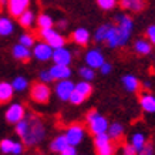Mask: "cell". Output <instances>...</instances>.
I'll list each match as a JSON object with an SVG mask.
<instances>
[{"label": "cell", "instance_id": "obj_42", "mask_svg": "<svg viewBox=\"0 0 155 155\" xmlns=\"http://www.w3.org/2000/svg\"><path fill=\"white\" fill-rule=\"evenodd\" d=\"M138 155H152V147L151 145H145V148L142 151L138 152Z\"/></svg>", "mask_w": 155, "mask_h": 155}, {"label": "cell", "instance_id": "obj_41", "mask_svg": "<svg viewBox=\"0 0 155 155\" xmlns=\"http://www.w3.org/2000/svg\"><path fill=\"white\" fill-rule=\"evenodd\" d=\"M60 155H78V154H77V151H75V147L68 145L63 152H60Z\"/></svg>", "mask_w": 155, "mask_h": 155}, {"label": "cell", "instance_id": "obj_32", "mask_svg": "<svg viewBox=\"0 0 155 155\" xmlns=\"http://www.w3.org/2000/svg\"><path fill=\"white\" fill-rule=\"evenodd\" d=\"M12 87H13L14 91H19V93H21V91H24V90L27 88L28 85V81L24 78V77H21V75H17L16 78H14L12 83Z\"/></svg>", "mask_w": 155, "mask_h": 155}, {"label": "cell", "instance_id": "obj_37", "mask_svg": "<svg viewBox=\"0 0 155 155\" xmlns=\"http://www.w3.org/2000/svg\"><path fill=\"white\" fill-rule=\"evenodd\" d=\"M40 81L41 83H46V84H48V83H51V81H54L53 80V77L50 75V73H48V70H43L41 73H40Z\"/></svg>", "mask_w": 155, "mask_h": 155}, {"label": "cell", "instance_id": "obj_33", "mask_svg": "<svg viewBox=\"0 0 155 155\" xmlns=\"http://www.w3.org/2000/svg\"><path fill=\"white\" fill-rule=\"evenodd\" d=\"M78 74L81 75V78H83V80L91 81V80H94L95 71H94V68H91V67H88V66H85V67H81L80 70H78Z\"/></svg>", "mask_w": 155, "mask_h": 155}, {"label": "cell", "instance_id": "obj_17", "mask_svg": "<svg viewBox=\"0 0 155 155\" xmlns=\"http://www.w3.org/2000/svg\"><path fill=\"white\" fill-rule=\"evenodd\" d=\"M105 41H107L108 47H111V48L121 47L122 46L121 36H120V31H118L117 26H110V30H108V34H107Z\"/></svg>", "mask_w": 155, "mask_h": 155}, {"label": "cell", "instance_id": "obj_30", "mask_svg": "<svg viewBox=\"0 0 155 155\" xmlns=\"http://www.w3.org/2000/svg\"><path fill=\"white\" fill-rule=\"evenodd\" d=\"M110 26H111V24H101L100 27H97V30H95V33H94V40L97 43L105 41L108 30H110Z\"/></svg>", "mask_w": 155, "mask_h": 155}, {"label": "cell", "instance_id": "obj_45", "mask_svg": "<svg viewBox=\"0 0 155 155\" xmlns=\"http://www.w3.org/2000/svg\"><path fill=\"white\" fill-rule=\"evenodd\" d=\"M151 85H152V84H151L150 81H145V83H144V87H145L147 90H150V88H151Z\"/></svg>", "mask_w": 155, "mask_h": 155}, {"label": "cell", "instance_id": "obj_18", "mask_svg": "<svg viewBox=\"0 0 155 155\" xmlns=\"http://www.w3.org/2000/svg\"><path fill=\"white\" fill-rule=\"evenodd\" d=\"M140 104L141 108L145 113L150 114H155V95L150 94V93H144L140 97Z\"/></svg>", "mask_w": 155, "mask_h": 155}, {"label": "cell", "instance_id": "obj_35", "mask_svg": "<svg viewBox=\"0 0 155 155\" xmlns=\"http://www.w3.org/2000/svg\"><path fill=\"white\" fill-rule=\"evenodd\" d=\"M97 5H98L103 10H111L115 7L117 0H97Z\"/></svg>", "mask_w": 155, "mask_h": 155}, {"label": "cell", "instance_id": "obj_14", "mask_svg": "<svg viewBox=\"0 0 155 155\" xmlns=\"http://www.w3.org/2000/svg\"><path fill=\"white\" fill-rule=\"evenodd\" d=\"M30 0H9L7 2V10L13 17H19L24 10L28 9Z\"/></svg>", "mask_w": 155, "mask_h": 155}, {"label": "cell", "instance_id": "obj_24", "mask_svg": "<svg viewBox=\"0 0 155 155\" xmlns=\"http://www.w3.org/2000/svg\"><path fill=\"white\" fill-rule=\"evenodd\" d=\"M67 147H68V142H67L64 135L56 137V138L50 142V150H51L53 152H63Z\"/></svg>", "mask_w": 155, "mask_h": 155}, {"label": "cell", "instance_id": "obj_9", "mask_svg": "<svg viewBox=\"0 0 155 155\" xmlns=\"http://www.w3.org/2000/svg\"><path fill=\"white\" fill-rule=\"evenodd\" d=\"M73 90H74V83H73L70 78L57 81L56 87H54L56 95L61 100V101H68L71 93H73Z\"/></svg>", "mask_w": 155, "mask_h": 155}, {"label": "cell", "instance_id": "obj_11", "mask_svg": "<svg viewBox=\"0 0 155 155\" xmlns=\"http://www.w3.org/2000/svg\"><path fill=\"white\" fill-rule=\"evenodd\" d=\"M51 60L54 61V64H61V66H70L71 60H73V56H71V51L66 47H58L53 50V56Z\"/></svg>", "mask_w": 155, "mask_h": 155}, {"label": "cell", "instance_id": "obj_34", "mask_svg": "<svg viewBox=\"0 0 155 155\" xmlns=\"http://www.w3.org/2000/svg\"><path fill=\"white\" fill-rule=\"evenodd\" d=\"M19 43L20 44H23V46H26V47H33L34 46V43H36V40H34L33 37V34H30V33H23L21 36H20L19 38Z\"/></svg>", "mask_w": 155, "mask_h": 155}, {"label": "cell", "instance_id": "obj_26", "mask_svg": "<svg viewBox=\"0 0 155 155\" xmlns=\"http://www.w3.org/2000/svg\"><path fill=\"white\" fill-rule=\"evenodd\" d=\"M74 90L78 93V94H81L84 98H87V97H90L91 95V93H93V87H91V84H90L88 81H80V83H77V84H74Z\"/></svg>", "mask_w": 155, "mask_h": 155}, {"label": "cell", "instance_id": "obj_7", "mask_svg": "<svg viewBox=\"0 0 155 155\" xmlns=\"http://www.w3.org/2000/svg\"><path fill=\"white\" fill-rule=\"evenodd\" d=\"M84 135H85L84 127H81L78 124L70 125V127L66 130V134H64L68 145H71V147H77L78 144H81V141L84 140Z\"/></svg>", "mask_w": 155, "mask_h": 155}, {"label": "cell", "instance_id": "obj_20", "mask_svg": "<svg viewBox=\"0 0 155 155\" xmlns=\"http://www.w3.org/2000/svg\"><path fill=\"white\" fill-rule=\"evenodd\" d=\"M120 6L124 10H130V12H141L145 7V2L144 0H120Z\"/></svg>", "mask_w": 155, "mask_h": 155}, {"label": "cell", "instance_id": "obj_39", "mask_svg": "<svg viewBox=\"0 0 155 155\" xmlns=\"http://www.w3.org/2000/svg\"><path fill=\"white\" fill-rule=\"evenodd\" d=\"M147 37L150 38L151 44H155V24H152V26L147 28Z\"/></svg>", "mask_w": 155, "mask_h": 155}, {"label": "cell", "instance_id": "obj_38", "mask_svg": "<svg viewBox=\"0 0 155 155\" xmlns=\"http://www.w3.org/2000/svg\"><path fill=\"white\" fill-rule=\"evenodd\" d=\"M122 152H124V155H138V151L131 144H125L124 148H122Z\"/></svg>", "mask_w": 155, "mask_h": 155}, {"label": "cell", "instance_id": "obj_4", "mask_svg": "<svg viewBox=\"0 0 155 155\" xmlns=\"http://www.w3.org/2000/svg\"><path fill=\"white\" fill-rule=\"evenodd\" d=\"M115 21H117V28L120 31V36H121L122 46H124V44H127L130 37H131L134 23H132V19L127 14H117Z\"/></svg>", "mask_w": 155, "mask_h": 155}, {"label": "cell", "instance_id": "obj_36", "mask_svg": "<svg viewBox=\"0 0 155 155\" xmlns=\"http://www.w3.org/2000/svg\"><path fill=\"white\" fill-rule=\"evenodd\" d=\"M84 97L81 94H78L75 90H73V93H71V95H70V98H68V101H70L71 104H74V105H80L83 101H84Z\"/></svg>", "mask_w": 155, "mask_h": 155}, {"label": "cell", "instance_id": "obj_25", "mask_svg": "<svg viewBox=\"0 0 155 155\" xmlns=\"http://www.w3.org/2000/svg\"><path fill=\"white\" fill-rule=\"evenodd\" d=\"M19 23H20V26H23V27H26V28H28V27H31L34 24V13L31 12V10H24L23 13L20 14L19 17Z\"/></svg>", "mask_w": 155, "mask_h": 155}, {"label": "cell", "instance_id": "obj_40", "mask_svg": "<svg viewBox=\"0 0 155 155\" xmlns=\"http://www.w3.org/2000/svg\"><path fill=\"white\" fill-rule=\"evenodd\" d=\"M111 70H113V66L110 64V63H107V61H104L103 66L100 67V71H101V74L103 75H107L111 73Z\"/></svg>", "mask_w": 155, "mask_h": 155}, {"label": "cell", "instance_id": "obj_8", "mask_svg": "<svg viewBox=\"0 0 155 155\" xmlns=\"http://www.w3.org/2000/svg\"><path fill=\"white\" fill-rule=\"evenodd\" d=\"M26 115V110L21 104L19 103H13L7 110H6V121L9 124H17L19 121H21Z\"/></svg>", "mask_w": 155, "mask_h": 155}, {"label": "cell", "instance_id": "obj_10", "mask_svg": "<svg viewBox=\"0 0 155 155\" xmlns=\"http://www.w3.org/2000/svg\"><path fill=\"white\" fill-rule=\"evenodd\" d=\"M31 56H34L38 61H47V60H50L53 56V48L44 41L34 43Z\"/></svg>", "mask_w": 155, "mask_h": 155}, {"label": "cell", "instance_id": "obj_27", "mask_svg": "<svg viewBox=\"0 0 155 155\" xmlns=\"http://www.w3.org/2000/svg\"><path fill=\"white\" fill-rule=\"evenodd\" d=\"M107 134L108 137L111 138V140H120L124 134V128H122L121 124H118V122H114L111 125H108V130H107Z\"/></svg>", "mask_w": 155, "mask_h": 155}, {"label": "cell", "instance_id": "obj_43", "mask_svg": "<svg viewBox=\"0 0 155 155\" xmlns=\"http://www.w3.org/2000/svg\"><path fill=\"white\" fill-rule=\"evenodd\" d=\"M66 26H67V21H66V20H64V19H63V20H60V21H58V27L64 28V27H66Z\"/></svg>", "mask_w": 155, "mask_h": 155}, {"label": "cell", "instance_id": "obj_31", "mask_svg": "<svg viewBox=\"0 0 155 155\" xmlns=\"http://www.w3.org/2000/svg\"><path fill=\"white\" fill-rule=\"evenodd\" d=\"M37 26L40 28H50V27L54 26V20H53L51 16L43 13V14H40V16L37 17Z\"/></svg>", "mask_w": 155, "mask_h": 155}, {"label": "cell", "instance_id": "obj_22", "mask_svg": "<svg viewBox=\"0 0 155 155\" xmlns=\"http://www.w3.org/2000/svg\"><path fill=\"white\" fill-rule=\"evenodd\" d=\"M13 93H14V90L10 83H6V81L0 83V103L10 101V100L13 98Z\"/></svg>", "mask_w": 155, "mask_h": 155}, {"label": "cell", "instance_id": "obj_16", "mask_svg": "<svg viewBox=\"0 0 155 155\" xmlns=\"http://www.w3.org/2000/svg\"><path fill=\"white\" fill-rule=\"evenodd\" d=\"M90 37H91V36H90V31L84 27L75 28L74 31H73V34H71L73 41H74L75 44H78V46H87L90 41Z\"/></svg>", "mask_w": 155, "mask_h": 155}, {"label": "cell", "instance_id": "obj_6", "mask_svg": "<svg viewBox=\"0 0 155 155\" xmlns=\"http://www.w3.org/2000/svg\"><path fill=\"white\" fill-rule=\"evenodd\" d=\"M94 145L97 155H114V147L107 132L94 135Z\"/></svg>", "mask_w": 155, "mask_h": 155}, {"label": "cell", "instance_id": "obj_29", "mask_svg": "<svg viewBox=\"0 0 155 155\" xmlns=\"http://www.w3.org/2000/svg\"><path fill=\"white\" fill-rule=\"evenodd\" d=\"M131 145L134 147L138 152L144 150L145 145H147V140H145V137H144V134H141V132H135L131 138Z\"/></svg>", "mask_w": 155, "mask_h": 155}, {"label": "cell", "instance_id": "obj_23", "mask_svg": "<svg viewBox=\"0 0 155 155\" xmlns=\"http://www.w3.org/2000/svg\"><path fill=\"white\" fill-rule=\"evenodd\" d=\"M14 31V24L13 21L6 17V16H2L0 17V36L2 37H7Z\"/></svg>", "mask_w": 155, "mask_h": 155}, {"label": "cell", "instance_id": "obj_12", "mask_svg": "<svg viewBox=\"0 0 155 155\" xmlns=\"http://www.w3.org/2000/svg\"><path fill=\"white\" fill-rule=\"evenodd\" d=\"M85 64L88 67H91V68H100V67L103 66V63L105 60H104V56L103 53L100 51L98 48H93V50H88V51L85 53Z\"/></svg>", "mask_w": 155, "mask_h": 155}, {"label": "cell", "instance_id": "obj_21", "mask_svg": "<svg viewBox=\"0 0 155 155\" xmlns=\"http://www.w3.org/2000/svg\"><path fill=\"white\" fill-rule=\"evenodd\" d=\"M122 85H124V88L127 90V91L135 93V91H138V88H140V81H138V78H137L135 75L127 74L122 77Z\"/></svg>", "mask_w": 155, "mask_h": 155}, {"label": "cell", "instance_id": "obj_28", "mask_svg": "<svg viewBox=\"0 0 155 155\" xmlns=\"http://www.w3.org/2000/svg\"><path fill=\"white\" fill-rule=\"evenodd\" d=\"M134 48H135V51L138 54H142V56H147V54H150L152 47H151V43L144 40V38H140V40H137L135 44H134Z\"/></svg>", "mask_w": 155, "mask_h": 155}, {"label": "cell", "instance_id": "obj_5", "mask_svg": "<svg viewBox=\"0 0 155 155\" xmlns=\"http://www.w3.org/2000/svg\"><path fill=\"white\" fill-rule=\"evenodd\" d=\"M50 95H51V90L46 83H36V84L31 85V90H30V97L34 103L37 104H46L48 103L50 100Z\"/></svg>", "mask_w": 155, "mask_h": 155}, {"label": "cell", "instance_id": "obj_44", "mask_svg": "<svg viewBox=\"0 0 155 155\" xmlns=\"http://www.w3.org/2000/svg\"><path fill=\"white\" fill-rule=\"evenodd\" d=\"M7 2H9V0H0V7H2V9L7 7Z\"/></svg>", "mask_w": 155, "mask_h": 155}, {"label": "cell", "instance_id": "obj_15", "mask_svg": "<svg viewBox=\"0 0 155 155\" xmlns=\"http://www.w3.org/2000/svg\"><path fill=\"white\" fill-rule=\"evenodd\" d=\"M50 75L53 77V80H66V78H70L71 75V68L70 66H61V64H54V66L50 67L48 70Z\"/></svg>", "mask_w": 155, "mask_h": 155}, {"label": "cell", "instance_id": "obj_13", "mask_svg": "<svg viewBox=\"0 0 155 155\" xmlns=\"http://www.w3.org/2000/svg\"><path fill=\"white\" fill-rule=\"evenodd\" d=\"M0 151L3 154H13V155H20L23 151V144H20L17 141L5 138L0 141Z\"/></svg>", "mask_w": 155, "mask_h": 155}, {"label": "cell", "instance_id": "obj_19", "mask_svg": "<svg viewBox=\"0 0 155 155\" xmlns=\"http://www.w3.org/2000/svg\"><path fill=\"white\" fill-rule=\"evenodd\" d=\"M12 54H13L14 58H17V60H20V61H27L28 58L31 57V50L19 43V44H16L13 47Z\"/></svg>", "mask_w": 155, "mask_h": 155}, {"label": "cell", "instance_id": "obj_1", "mask_svg": "<svg viewBox=\"0 0 155 155\" xmlns=\"http://www.w3.org/2000/svg\"><path fill=\"white\" fill-rule=\"evenodd\" d=\"M16 125V132L21 138V141L27 147H33L44 140L46 137V127L37 115L34 114H26L21 121Z\"/></svg>", "mask_w": 155, "mask_h": 155}, {"label": "cell", "instance_id": "obj_3", "mask_svg": "<svg viewBox=\"0 0 155 155\" xmlns=\"http://www.w3.org/2000/svg\"><path fill=\"white\" fill-rule=\"evenodd\" d=\"M40 37L43 38L44 43H47L53 50L66 46V38H64V36H61V34L58 33L57 30H54L53 27L40 28Z\"/></svg>", "mask_w": 155, "mask_h": 155}, {"label": "cell", "instance_id": "obj_2", "mask_svg": "<svg viewBox=\"0 0 155 155\" xmlns=\"http://www.w3.org/2000/svg\"><path fill=\"white\" fill-rule=\"evenodd\" d=\"M87 127H88L90 132L98 135V134H104L108 130V120L105 117H103L101 114H98L97 111H90L87 114Z\"/></svg>", "mask_w": 155, "mask_h": 155}]
</instances>
